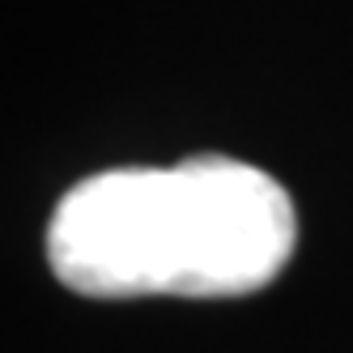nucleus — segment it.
<instances>
[{
	"mask_svg": "<svg viewBox=\"0 0 353 353\" xmlns=\"http://www.w3.org/2000/svg\"><path fill=\"white\" fill-rule=\"evenodd\" d=\"M294 239V200L272 174L205 154L68 188L47 225V264L85 298H239L290 264Z\"/></svg>",
	"mask_w": 353,
	"mask_h": 353,
	"instance_id": "f257e3e1",
	"label": "nucleus"
}]
</instances>
